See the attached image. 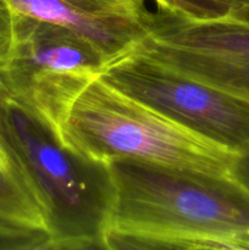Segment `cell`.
Masks as SVG:
<instances>
[{
	"mask_svg": "<svg viewBox=\"0 0 249 250\" xmlns=\"http://www.w3.org/2000/svg\"><path fill=\"white\" fill-rule=\"evenodd\" d=\"M107 63L95 46L73 32L15 15L14 43L0 67V80L58 134L68 105Z\"/></svg>",
	"mask_w": 249,
	"mask_h": 250,
	"instance_id": "cell-5",
	"label": "cell"
},
{
	"mask_svg": "<svg viewBox=\"0 0 249 250\" xmlns=\"http://www.w3.org/2000/svg\"><path fill=\"white\" fill-rule=\"evenodd\" d=\"M0 250H44V246L28 234L0 227Z\"/></svg>",
	"mask_w": 249,
	"mask_h": 250,
	"instance_id": "cell-11",
	"label": "cell"
},
{
	"mask_svg": "<svg viewBox=\"0 0 249 250\" xmlns=\"http://www.w3.org/2000/svg\"><path fill=\"white\" fill-rule=\"evenodd\" d=\"M159 10L189 21H215L231 17L234 0H155Z\"/></svg>",
	"mask_w": 249,
	"mask_h": 250,
	"instance_id": "cell-9",
	"label": "cell"
},
{
	"mask_svg": "<svg viewBox=\"0 0 249 250\" xmlns=\"http://www.w3.org/2000/svg\"><path fill=\"white\" fill-rule=\"evenodd\" d=\"M0 129L43 205L50 250L105 249L114 197L107 163L88 159L66 146L1 80Z\"/></svg>",
	"mask_w": 249,
	"mask_h": 250,
	"instance_id": "cell-2",
	"label": "cell"
},
{
	"mask_svg": "<svg viewBox=\"0 0 249 250\" xmlns=\"http://www.w3.org/2000/svg\"><path fill=\"white\" fill-rule=\"evenodd\" d=\"M105 249H249V192L228 173L107 161Z\"/></svg>",
	"mask_w": 249,
	"mask_h": 250,
	"instance_id": "cell-1",
	"label": "cell"
},
{
	"mask_svg": "<svg viewBox=\"0 0 249 250\" xmlns=\"http://www.w3.org/2000/svg\"><path fill=\"white\" fill-rule=\"evenodd\" d=\"M15 15L63 27L89 42L107 62L136 50L153 12L145 0H5Z\"/></svg>",
	"mask_w": 249,
	"mask_h": 250,
	"instance_id": "cell-7",
	"label": "cell"
},
{
	"mask_svg": "<svg viewBox=\"0 0 249 250\" xmlns=\"http://www.w3.org/2000/svg\"><path fill=\"white\" fill-rule=\"evenodd\" d=\"M0 227L38 239L50 250L46 216L19 156L0 129Z\"/></svg>",
	"mask_w": 249,
	"mask_h": 250,
	"instance_id": "cell-8",
	"label": "cell"
},
{
	"mask_svg": "<svg viewBox=\"0 0 249 250\" xmlns=\"http://www.w3.org/2000/svg\"><path fill=\"white\" fill-rule=\"evenodd\" d=\"M58 136L73 151L102 163L134 159L228 173L234 155L124 94L99 76L68 105Z\"/></svg>",
	"mask_w": 249,
	"mask_h": 250,
	"instance_id": "cell-3",
	"label": "cell"
},
{
	"mask_svg": "<svg viewBox=\"0 0 249 250\" xmlns=\"http://www.w3.org/2000/svg\"><path fill=\"white\" fill-rule=\"evenodd\" d=\"M228 175L249 192V148L234 154L229 164Z\"/></svg>",
	"mask_w": 249,
	"mask_h": 250,
	"instance_id": "cell-12",
	"label": "cell"
},
{
	"mask_svg": "<svg viewBox=\"0 0 249 250\" xmlns=\"http://www.w3.org/2000/svg\"><path fill=\"white\" fill-rule=\"evenodd\" d=\"M15 15L5 0H0V67L6 62L14 43Z\"/></svg>",
	"mask_w": 249,
	"mask_h": 250,
	"instance_id": "cell-10",
	"label": "cell"
},
{
	"mask_svg": "<svg viewBox=\"0 0 249 250\" xmlns=\"http://www.w3.org/2000/svg\"><path fill=\"white\" fill-rule=\"evenodd\" d=\"M137 50L249 102V21H189L158 9Z\"/></svg>",
	"mask_w": 249,
	"mask_h": 250,
	"instance_id": "cell-6",
	"label": "cell"
},
{
	"mask_svg": "<svg viewBox=\"0 0 249 250\" xmlns=\"http://www.w3.org/2000/svg\"><path fill=\"white\" fill-rule=\"evenodd\" d=\"M99 77L231 153L249 148V102L173 70L137 49L107 63Z\"/></svg>",
	"mask_w": 249,
	"mask_h": 250,
	"instance_id": "cell-4",
	"label": "cell"
},
{
	"mask_svg": "<svg viewBox=\"0 0 249 250\" xmlns=\"http://www.w3.org/2000/svg\"><path fill=\"white\" fill-rule=\"evenodd\" d=\"M231 17L249 21V0H234V10Z\"/></svg>",
	"mask_w": 249,
	"mask_h": 250,
	"instance_id": "cell-13",
	"label": "cell"
}]
</instances>
